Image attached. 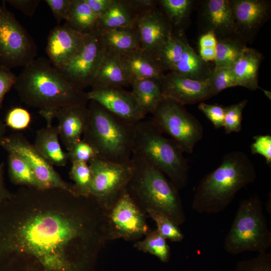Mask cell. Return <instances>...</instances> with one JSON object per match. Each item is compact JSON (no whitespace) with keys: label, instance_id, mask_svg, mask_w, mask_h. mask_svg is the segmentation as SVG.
Instances as JSON below:
<instances>
[{"label":"cell","instance_id":"49","mask_svg":"<svg viewBox=\"0 0 271 271\" xmlns=\"http://www.w3.org/2000/svg\"><path fill=\"white\" fill-rule=\"evenodd\" d=\"M216 54V47L199 48V56L206 63L215 61Z\"/></svg>","mask_w":271,"mask_h":271},{"label":"cell","instance_id":"44","mask_svg":"<svg viewBox=\"0 0 271 271\" xmlns=\"http://www.w3.org/2000/svg\"><path fill=\"white\" fill-rule=\"evenodd\" d=\"M45 2L52 11L58 24L63 20L65 21L72 0H45Z\"/></svg>","mask_w":271,"mask_h":271},{"label":"cell","instance_id":"11","mask_svg":"<svg viewBox=\"0 0 271 271\" xmlns=\"http://www.w3.org/2000/svg\"><path fill=\"white\" fill-rule=\"evenodd\" d=\"M145 216L125 191L107 212L108 240L134 241L145 236L151 230Z\"/></svg>","mask_w":271,"mask_h":271},{"label":"cell","instance_id":"51","mask_svg":"<svg viewBox=\"0 0 271 271\" xmlns=\"http://www.w3.org/2000/svg\"><path fill=\"white\" fill-rule=\"evenodd\" d=\"M7 126L0 118V146L2 144V143L6 137V135Z\"/></svg>","mask_w":271,"mask_h":271},{"label":"cell","instance_id":"16","mask_svg":"<svg viewBox=\"0 0 271 271\" xmlns=\"http://www.w3.org/2000/svg\"><path fill=\"white\" fill-rule=\"evenodd\" d=\"M164 97L180 104H193L213 96L207 79H198L170 71L161 80Z\"/></svg>","mask_w":271,"mask_h":271},{"label":"cell","instance_id":"47","mask_svg":"<svg viewBox=\"0 0 271 271\" xmlns=\"http://www.w3.org/2000/svg\"><path fill=\"white\" fill-rule=\"evenodd\" d=\"M92 12L99 17L109 7L113 0H84Z\"/></svg>","mask_w":271,"mask_h":271},{"label":"cell","instance_id":"12","mask_svg":"<svg viewBox=\"0 0 271 271\" xmlns=\"http://www.w3.org/2000/svg\"><path fill=\"white\" fill-rule=\"evenodd\" d=\"M1 147L17 154L29 165L42 189H61L74 193L72 184L64 181L24 134L16 132L5 138Z\"/></svg>","mask_w":271,"mask_h":271},{"label":"cell","instance_id":"33","mask_svg":"<svg viewBox=\"0 0 271 271\" xmlns=\"http://www.w3.org/2000/svg\"><path fill=\"white\" fill-rule=\"evenodd\" d=\"M69 177L73 181L74 193L78 196H90L92 175L89 164L83 162H73Z\"/></svg>","mask_w":271,"mask_h":271},{"label":"cell","instance_id":"18","mask_svg":"<svg viewBox=\"0 0 271 271\" xmlns=\"http://www.w3.org/2000/svg\"><path fill=\"white\" fill-rule=\"evenodd\" d=\"M89 109L86 105H76L59 109L55 114L59 139L67 151L81 140L87 123Z\"/></svg>","mask_w":271,"mask_h":271},{"label":"cell","instance_id":"24","mask_svg":"<svg viewBox=\"0 0 271 271\" xmlns=\"http://www.w3.org/2000/svg\"><path fill=\"white\" fill-rule=\"evenodd\" d=\"M140 14L128 0H113L109 7L98 18L97 29L103 31L135 26Z\"/></svg>","mask_w":271,"mask_h":271},{"label":"cell","instance_id":"26","mask_svg":"<svg viewBox=\"0 0 271 271\" xmlns=\"http://www.w3.org/2000/svg\"><path fill=\"white\" fill-rule=\"evenodd\" d=\"M161 80L144 79L133 81L131 93L141 110L146 114H153L164 98Z\"/></svg>","mask_w":271,"mask_h":271},{"label":"cell","instance_id":"42","mask_svg":"<svg viewBox=\"0 0 271 271\" xmlns=\"http://www.w3.org/2000/svg\"><path fill=\"white\" fill-rule=\"evenodd\" d=\"M198 108L212 122L215 128L223 127L225 114L224 107L216 104H210L201 102L198 105Z\"/></svg>","mask_w":271,"mask_h":271},{"label":"cell","instance_id":"3","mask_svg":"<svg viewBox=\"0 0 271 271\" xmlns=\"http://www.w3.org/2000/svg\"><path fill=\"white\" fill-rule=\"evenodd\" d=\"M255 166L243 151L225 154L220 165L206 175L197 185L192 208L199 213L213 214L225 210L242 188L254 181Z\"/></svg>","mask_w":271,"mask_h":271},{"label":"cell","instance_id":"4","mask_svg":"<svg viewBox=\"0 0 271 271\" xmlns=\"http://www.w3.org/2000/svg\"><path fill=\"white\" fill-rule=\"evenodd\" d=\"M133 172L126 192L144 212L162 213L177 226L186 215L178 190L159 170L141 156L132 153Z\"/></svg>","mask_w":271,"mask_h":271},{"label":"cell","instance_id":"23","mask_svg":"<svg viewBox=\"0 0 271 271\" xmlns=\"http://www.w3.org/2000/svg\"><path fill=\"white\" fill-rule=\"evenodd\" d=\"M261 55L256 50L244 46L239 57L231 68L237 86L251 90L259 88L258 71Z\"/></svg>","mask_w":271,"mask_h":271},{"label":"cell","instance_id":"30","mask_svg":"<svg viewBox=\"0 0 271 271\" xmlns=\"http://www.w3.org/2000/svg\"><path fill=\"white\" fill-rule=\"evenodd\" d=\"M8 172L10 180L15 185L42 189L29 165L17 154L8 153Z\"/></svg>","mask_w":271,"mask_h":271},{"label":"cell","instance_id":"41","mask_svg":"<svg viewBox=\"0 0 271 271\" xmlns=\"http://www.w3.org/2000/svg\"><path fill=\"white\" fill-rule=\"evenodd\" d=\"M31 121V116L27 110L21 107H15L7 112L4 122L7 127L21 130L28 127Z\"/></svg>","mask_w":271,"mask_h":271},{"label":"cell","instance_id":"43","mask_svg":"<svg viewBox=\"0 0 271 271\" xmlns=\"http://www.w3.org/2000/svg\"><path fill=\"white\" fill-rule=\"evenodd\" d=\"M250 145L252 154H258L265 160L267 165H271V136L269 134L255 136Z\"/></svg>","mask_w":271,"mask_h":271},{"label":"cell","instance_id":"31","mask_svg":"<svg viewBox=\"0 0 271 271\" xmlns=\"http://www.w3.org/2000/svg\"><path fill=\"white\" fill-rule=\"evenodd\" d=\"M187 42L181 36L173 34L154 56L165 71H171L179 61Z\"/></svg>","mask_w":271,"mask_h":271},{"label":"cell","instance_id":"20","mask_svg":"<svg viewBox=\"0 0 271 271\" xmlns=\"http://www.w3.org/2000/svg\"><path fill=\"white\" fill-rule=\"evenodd\" d=\"M131 81L119 55L106 48L95 75L92 88H121L130 85Z\"/></svg>","mask_w":271,"mask_h":271},{"label":"cell","instance_id":"36","mask_svg":"<svg viewBox=\"0 0 271 271\" xmlns=\"http://www.w3.org/2000/svg\"><path fill=\"white\" fill-rule=\"evenodd\" d=\"M155 222L157 230L166 239L172 241H181L184 235L176 224L164 214L153 210L146 212Z\"/></svg>","mask_w":271,"mask_h":271},{"label":"cell","instance_id":"38","mask_svg":"<svg viewBox=\"0 0 271 271\" xmlns=\"http://www.w3.org/2000/svg\"><path fill=\"white\" fill-rule=\"evenodd\" d=\"M247 102V100H244L237 103L224 107L223 127L226 133L238 132L241 130L242 112Z\"/></svg>","mask_w":271,"mask_h":271},{"label":"cell","instance_id":"5","mask_svg":"<svg viewBox=\"0 0 271 271\" xmlns=\"http://www.w3.org/2000/svg\"><path fill=\"white\" fill-rule=\"evenodd\" d=\"M88 108L89 117L83 140L103 159L116 163L129 161L136 124L115 115L94 101L90 100Z\"/></svg>","mask_w":271,"mask_h":271},{"label":"cell","instance_id":"28","mask_svg":"<svg viewBox=\"0 0 271 271\" xmlns=\"http://www.w3.org/2000/svg\"><path fill=\"white\" fill-rule=\"evenodd\" d=\"M98 20L84 0H72L65 23L77 32L88 34L97 29Z\"/></svg>","mask_w":271,"mask_h":271},{"label":"cell","instance_id":"45","mask_svg":"<svg viewBox=\"0 0 271 271\" xmlns=\"http://www.w3.org/2000/svg\"><path fill=\"white\" fill-rule=\"evenodd\" d=\"M17 76L10 70L0 66V108L6 94L14 87Z\"/></svg>","mask_w":271,"mask_h":271},{"label":"cell","instance_id":"22","mask_svg":"<svg viewBox=\"0 0 271 271\" xmlns=\"http://www.w3.org/2000/svg\"><path fill=\"white\" fill-rule=\"evenodd\" d=\"M58 126L47 125L36 132L34 146L52 166L64 167L68 158L60 145Z\"/></svg>","mask_w":271,"mask_h":271},{"label":"cell","instance_id":"52","mask_svg":"<svg viewBox=\"0 0 271 271\" xmlns=\"http://www.w3.org/2000/svg\"><path fill=\"white\" fill-rule=\"evenodd\" d=\"M263 91L264 92V94L267 96V97L270 99V92L265 90H263Z\"/></svg>","mask_w":271,"mask_h":271},{"label":"cell","instance_id":"48","mask_svg":"<svg viewBox=\"0 0 271 271\" xmlns=\"http://www.w3.org/2000/svg\"><path fill=\"white\" fill-rule=\"evenodd\" d=\"M217 41L215 32L209 30L201 35L199 38V48H215L217 46Z\"/></svg>","mask_w":271,"mask_h":271},{"label":"cell","instance_id":"19","mask_svg":"<svg viewBox=\"0 0 271 271\" xmlns=\"http://www.w3.org/2000/svg\"><path fill=\"white\" fill-rule=\"evenodd\" d=\"M118 54L131 83L144 79L161 80L165 75L155 58L142 49Z\"/></svg>","mask_w":271,"mask_h":271},{"label":"cell","instance_id":"29","mask_svg":"<svg viewBox=\"0 0 271 271\" xmlns=\"http://www.w3.org/2000/svg\"><path fill=\"white\" fill-rule=\"evenodd\" d=\"M171 71L198 79H207L211 72L207 63L201 59L188 42L181 59Z\"/></svg>","mask_w":271,"mask_h":271},{"label":"cell","instance_id":"37","mask_svg":"<svg viewBox=\"0 0 271 271\" xmlns=\"http://www.w3.org/2000/svg\"><path fill=\"white\" fill-rule=\"evenodd\" d=\"M207 79L213 96L228 88L237 86L231 68L214 67Z\"/></svg>","mask_w":271,"mask_h":271},{"label":"cell","instance_id":"6","mask_svg":"<svg viewBox=\"0 0 271 271\" xmlns=\"http://www.w3.org/2000/svg\"><path fill=\"white\" fill-rule=\"evenodd\" d=\"M132 153L159 170L178 190L188 184L190 167L184 152L174 140L163 136L152 119L136 123Z\"/></svg>","mask_w":271,"mask_h":271},{"label":"cell","instance_id":"13","mask_svg":"<svg viewBox=\"0 0 271 271\" xmlns=\"http://www.w3.org/2000/svg\"><path fill=\"white\" fill-rule=\"evenodd\" d=\"M106 49L100 32L96 29L88 33L77 55L58 69L67 80L78 88L84 90L91 87Z\"/></svg>","mask_w":271,"mask_h":271},{"label":"cell","instance_id":"32","mask_svg":"<svg viewBox=\"0 0 271 271\" xmlns=\"http://www.w3.org/2000/svg\"><path fill=\"white\" fill-rule=\"evenodd\" d=\"M166 240L156 229L150 230L143 240L134 243V247L156 256L162 262H167L170 259L171 251Z\"/></svg>","mask_w":271,"mask_h":271},{"label":"cell","instance_id":"46","mask_svg":"<svg viewBox=\"0 0 271 271\" xmlns=\"http://www.w3.org/2000/svg\"><path fill=\"white\" fill-rule=\"evenodd\" d=\"M5 2L22 12L25 15L31 17L34 15L41 1L7 0Z\"/></svg>","mask_w":271,"mask_h":271},{"label":"cell","instance_id":"15","mask_svg":"<svg viewBox=\"0 0 271 271\" xmlns=\"http://www.w3.org/2000/svg\"><path fill=\"white\" fill-rule=\"evenodd\" d=\"M88 34L74 30L65 23L58 25L48 37L46 52L48 60L54 66L61 68L79 52Z\"/></svg>","mask_w":271,"mask_h":271},{"label":"cell","instance_id":"14","mask_svg":"<svg viewBox=\"0 0 271 271\" xmlns=\"http://www.w3.org/2000/svg\"><path fill=\"white\" fill-rule=\"evenodd\" d=\"M89 100L94 101L115 115L136 124L146 114L141 110L131 91L121 88H92L87 92Z\"/></svg>","mask_w":271,"mask_h":271},{"label":"cell","instance_id":"2","mask_svg":"<svg viewBox=\"0 0 271 271\" xmlns=\"http://www.w3.org/2000/svg\"><path fill=\"white\" fill-rule=\"evenodd\" d=\"M13 87L23 103L39 109L47 125L52 124L59 109L86 105L89 101L86 92L67 80L43 57L35 59L24 67Z\"/></svg>","mask_w":271,"mask_h":271},{"label":"cell","instance_id":"1","mask_svg":"<svg viewBox=\"0 0 271 271\" xmlns=\"http://www.w3.org/2000/svg\"><path fill=\"white\" fill-rule=\"evenodd\" d=\"M108 241L90 196L21 187L0 204V271H93Z\"/></svg>","mask_w":271,"mask_h":271},{"label":"cell","instance_id":"10","mask_svg":"<svg viewBox=\"0 0 271 271\" xmlns=\"http://www.w3.org/2000/svg\"><path fill=\"white\" fill-rule=\"evenodd\" d=\"M88 164L92 175L90 196L107 212L126 191L133 172L132 161L116 163L97 157Z\"/></svg>","mask_w":271,"mask_h":271},{"label":"cell","instance_id":"39","mask_svg":"<svg viewBox=\"0 0 271 271\" xmlns=\"http://www.w3.org/2000/svg\"><path fill=\"white\" fill-rule=\"evenodd\" d=\"M235 271H271V253H260L252 258L239 261Z\"/></svg>","mask_w":271,"mask_h":271},{"label":"cell","instance_id":"40","mask_svg":"<svg viewBox=\"0 0 271 271\" xmlns=\"http://www.w3.org/2000/svg\"><path fill=\"white\" fill-rule=\"evenodd\" d=\"M68 160L73 162H83L89 163L98 157L94 148L88 143L81 139L67 152Z\"/></svg>","mask_w":271,"mask_h":271},{"label":"cell","instance_id":"21","mask_svg":"<svg viewBox=\"0 0 271 271\" xmlns=\"http://www.w3.org/2000/svg\"><path fill=\"white\" fill-rule=\"evenodd\" d=\"M234 21L238 27L247 31H253L265 21L269 7L260 0H236L229 1Z\"/></svg>","mask_w":271,"mask_h":271},{"label":"cell","instance_id":"17","mask_svg":"<svg viewBox=\"0 0 271 271\" xmlns=\"http://www.w3.org/2000/svg\"><path fill=\"white\" fill-rule=\"evenodd\" d=\"M135 26L141 49L154 56L173 35V27L157 7L140 14Z\"/></svg>","mask_w":271,"mask_h":271},{"label":"cell","instance_id":"34","mask_svg":"<svg viewBox=\"0 0 271 271\" xmlns=\"http://www.w3.org/2000/svg\"><path fill=\"white\" fill-rule=\"evenodd\" d=\"M244 47L234 40L225 39L218 41L215 67L231 68Z\"/></svg>","mask_w":271,"mask_h":271},{"label":"cell","instance_id":"35","mask_svg":"<svg viewBox=\"0 0 271 271\" xmlns=\"http://www.w3.org/2000/svg\"><path fill=\"white\" fill-rule=\"evenodd\" d=\"M163 13L172 27L180 25L188 17L192 7L190 0H160Z\"/></svg>","mask_w":271,"mask_h":271},{"label":"cell","instance_id":"7","mask_svg":"<svg viewBox=\"0 0 271 271\" xmlns=\"http://www.w3.org/2000/svg\"><path fill=\"white\" fill-rule=\"evenodd\" d=\"M271 247V232L259 197L242 200L223 243L226 252L236 255L245 251L265 252Z\"/></svg>","mask_w":271,"mask_h":271},{"label":"cell","instance_id":"27","mask_svg":"<svg viewBox=\"0 0 271 271\" xmlns=\"http://www.w3.org/2000/svg\"><path fill=\"white\" fill-rule=\"evenodd\" d=\"M99 31L106 48L116 53H123L141 49L135 26Z\"/></svg>","mask_w":271,"mask_h":271},{"label":"cell","instance_id":"50","mask_svg":"<svg viewBox=\"0 0 271 271\" xmlns=\"http://www.w3.org/2000/svg\"><path fill=\"white\" fill-rule=\"evenodd\" d=\"M11 193L6 186L4 177V166L0 163V204L10 196Z\"/></svg>","mask_w":271,"mask_h":271},{"label":"cell","instance_id":"9","mask_svg":"<svg viewBox=\"0 0 271 271\" xmlns=\"http://www.w3.org/2000/svg\"><path fill=\"white\" fill-rule=\"evenodd\" d=\"M37 53L33 38L3 1L0 5V66L10 70L24 68L36 59Z\"/></svg>","mask_w":271,"mask_h":271},{"label":"cell","instance_id":"8","mask_svg":"<svg viewBox=\"0 0 271 271\" xmlns=\"http://www.w3.org/2000/svg\"><path fill=\"white\" fill-rule=\"evenodd\" d=\"M153 115L155 125L169 135L184 153H192L203 136L201 122L173 99L164 97Z\"/></svg>","mask_w":271,"mask_h":271},{"label":"cell","instance_id":"25","mask_svg":"<svg viewBox=\"0 0 271 271\" xmlns=\"http://www.w3.org/2000/svg\"><path fill=\"white\" fill-rule=\"evenodd\" d=\"M204 15L211 31L221 33L237 32L229 2L209 0L205 7Z\"/></svg>","mask_w":271,"mask_h":271}]
</instances>
